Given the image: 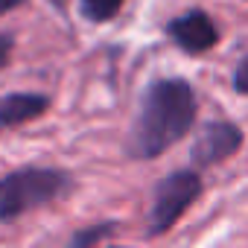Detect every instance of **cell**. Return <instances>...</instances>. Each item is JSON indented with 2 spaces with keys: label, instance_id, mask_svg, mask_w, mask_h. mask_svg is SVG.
Masks as SVG:
<instances>
[{
  "label": "cell",
  "instance_id": "obj_3",
  "mask_svg": "<svg viewBox=\"0 0 248 248\" xmlns=\"http://www.w3.org/2000/svg\"><path fill=\"white\" fill-rule=\"evenodd\" d=\"M202 190H204V184H202V175L196 170H175V172L164 175L161 184L155 187V196H152L146 233L149 236L167 233L193 207V202L202 196Z\"/></svg>",
  "mask_w": 248,
  "mask_h": 248
},
{
  "label": "cell",
  "instance_id": "obj_6",
  "mask_svg": "<svg viewBox=\"0 0 248 248\" xmlns=\"http://www.w3.org/2000/svg\"><path fill=\"white\" fill-rule=\"evenodd\" d=\"M50 108L44 93H9L0 99V129H15L24 123L41 117Z\"/></svg>",
  "mask_w": 248,
  "mask_h": 248
},
{
  "label": "cell",
  "instance_id": "obj_8",
  "mask_svg": "<svg viewBox=\"0 0 248 248\" xmlns=\"http://www.w3.org/2000/svg\"><path fill=\"white\" fill-rule=\"evenodd\" d=\"M114 231H117V222H96V225H91V228L76 231V233L70 236V245H73V248H88V245H96L99 239L114 236Z\"/></svg>",
  "mask_w": 248,
  "mask_h": 248
},
{
  "label": "cell",
  "instance_id": "obj_5",
  "mask_svg": "<svg viewBox=\"0 0 248 248\" xmlns=\"http://www.w3.org/2000/svg\"><path fill=\"white\" fill-rule=\"evenodd\" d=\"M167 35L172 38L175 47H181L184 53H193V56L219 44V27L213 24V18L204 9H190V12L172 18L167 24Z\"/></svg>",
  "mask_w": 248,
  "mask_h": 248
},
{
  "label": "cell",
  "instance_id": "obj_1",
  "mask_svg": "<svg viewBox=\"0 0 248 248\" xmlns=\"http://www.w3.org/2000/svg\"><path fill=\"white\" fill-rule=\"evenodd\" d=\"M196 91L181 76L155 79L138 108V117L129 129L126 155L149 161L175 146L196 123Z\"/></svg>",
  "mask_w": 248,
  "mask_h": 248
},
{
  "label": "cell",
  "instance_id": "obj_10",
  "mask_svg": "<svg viewBox=\"0 0 248 248\" xmlns=\"http://www.w3.org/2000/svg\"><path fill=\"white\" fill-rule=\"evenodd\" d=\"M12 50H15V38H12L9 32H0V70H3V67H9Z\"/></svg>",
  "mask_w": 248,
  "mask_h": 248
},
{
  "label": "cell",
  "instance_id": "obj_11",
  "mask_svg": "<svg viewBox=\"0 0 248 248\" xmlns=\"http://www.w3.org/2000/svg\"><path fill=\"white\" fill-rule=\"evenodd\" d=\"M27 0H0V15H6V12H12V9H18V6H24Z\"/></svg>",
  "mask_w": 248,
  "mask_h": 248
},
{
  "label": "cell",
  "instance_id": "obj_7",
  "mask_svg": "<svg viewBox=\"0 0 248 248\" xmlns=\"http://www.w3.org/2000/svg\"><path fill=\"white\" fill-rule=\"evenodd\" d=\"M123 3H126V0H79V9H82V15L88 21L105 24L123 9Z\"/></svg>",
  "mask_w": 248,
  "mask_h": 248
},
{
  "label": "cell",
  "instance_id": "obj_4",
  "mask_svg": "<svg viewBox=\"0 0 248 248\" xmlns=\"http://www.w3.org/2000/svg\"><path fill=\"white\" fill-rule=\"evenodd\" d=\"M245 135L236 123L231 120H213V123H204L199 138L193 140V149H190V161L193 167H216L222 161H228L239 146H242Z\"/></svg>",
  "mask_w": 248,
  "mask_h": 248
},
{
  "label": "cell",
  "instance_id": "obj_2",
  "mask_svg": "<svg viewBox=\"0 0 248 248\" xmlns=\"http://www.w3.org/2000/svg\"><path fill=\"white\" fill-rule=\"evenodd\" d=\"M70 187L73 181L64 170H47V167L15 170L0 178V222H9L30 210H38L67 196Z\"/></svg>",
  "mask_w": 248,
  "mask_h": 248
},
{
  "label": "cell",
  "instance_id": "obj_9",
  "mask_svg": "<svg viewBox=\"0 0 248 248\" xmlns=\"http://www.w3.org/2000/svg\"><path fill=\"white\" fill-rule=\"evenodd\" d=\"M233 91L242 93V96H248V53L239 59V64L233 70Z\"/></svg>",
  "mask_w": 248,
  "mask_h": 248
}]
</instances>
